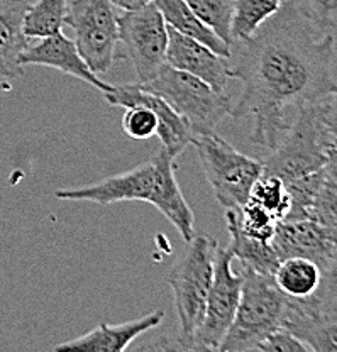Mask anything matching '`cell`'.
<instances>
[{"mask_svg":"<svg viewBox=\"0 0 337 352\" xmlns=\"http://www.w3.org/2000/svg\"><path fill=\"white\" fill-rule=\"evenodd\" d=\"M256 351L261 352H310L309 347L295 337L290 330L280 327L270 333L268 337L261 340L256 347Z\"/></svg>","mask_w":337,"mask_h":352,"instance_id":"cell-31","label":"cell"},{"mask_svg":"<svg viewBox=\"0 0 337 352\" xmlns=\"http://www.w3.org/2000/svg\"><path fill=\"white\" fill-rule=\"evenodd\" d=\"M217 241L207 234L193 236L186 242L185 252L168 273V285L173 292L178 317L177 339L171 349L192 351L193 337L202 324L205 303L214 276Z\"/></svg>","mask_w":337,"mask_h":352,"instance_id":"cell-4","label":"cell"},{"mask_svg":"<svg viewBox=\"0 0 337 352\" xmlns=\"http://www.w3.org/2000/svg\"><path fill=\"white\" fill-rule=\"evenodd\" d=\"M229 249H215L214 276L208 289L202 324L192 342V351H219L236 315L243 292V274L234 273Z\"/></svg>","mask_w":337,"mask_h":352,"instance_id":"cell-10","label":"cell"},{"mask_svg":"<svg viewBox=\"0 0 337 352\" xmlns=\"http://www.w3.org/2000/svg\"><path fill=\"white\" fill-rule=\"evenodd\" d=\"M185 2L205 25H208L222 41L232 47L234 39L230 32L232 0H185Z\"/></svg>","mask_w":337,"mask_h":352,"instance_id":"cell-24","label":"cell"},{"mask_svg":"<svg viewBox=\"0 0 337 352\" xmlns=\"http://www.w3.org/2000/svg\"><path fill=\"white\" fill-rule=\"evenodd\" d=\"M322 270L317 263L309 258H292L281 259L273 273L274 285L288 298L303 300L312 296L317 292L320 283Z\"/></svg>","mask_w":337,"mask_h":352,"instance_id":"cell-20","label":"cell"},{"mask_svg":"<svg viewBox=\"0 0 337 352\" xmlns=\"http://www.w3.org/2000/svg\"><path fill=\"white\" fill-rule=\"evenodd\" d=\"M318 32L337 29V0H298Z\"/></svg>","mask_w":337,"mask_h":352,"instance_id":"cell-30","label":"cell"},{"mask_svg":"<svg viewBox=\"0 0 337 352\" xmlns=\"http://www.w3.org/2000/svg\"><path fill=\"white\" fill-rule=\"evenodd\" d=\"M331 100L332 97H329L296 109V119L290 124L287 134L263 161V173L278 176L288 183L324 170L327 151L336 139L329 122Z\"/></svg>","mask_w":337,"mask_h":352,"instance_id":"cell-3","label":"cell"},{"mask_svg":"<svg viewBox=\"0 0 337 352\" xmlns=\"http://www.w3.org/2000/svg\"><path fill=\"white\" fill-rule=\"evenodd\" d=\"M334 36L318 32L298 0H285L273 17L243 41L232 78L243 94L230 116L251 117V141L273 151L287 134V109L334 95Z\"/></svg>","mask_w":337,"mask_h":352,"instance_id":"cell-1","label":"cell"},{"mask_svg":"<svg viewBox=\"0 0 337 352\" xmlns=\"http://www.w3.org/2000/svg\"><path fill=\"white\" fill-rule=\"evenodd\" d=\"M166 65L197 76L214 88L226 94L229 80H232L230 65L226 58L215 54L205 44L175 31L168 25V50Z\"/></svg>","mask_w":337,"mask_h":352,"instance_id":"cell-12","label":"cell"},{"mask_svg":"<svg viewBox=\"0 0 337 352\" xmlns=\"http://www.w3.org/2000/svg\"><path fill=\"white\" fill-rule=\"evenodd\" d=\"M243 292L236 315L219 346L221 352L256 351L258 344L281 327L287 296L274 285L273 276L243 267Z\"/></svg>","mask_w":337,"mask_h":352,"instance_id":"cell-5","label":"cell"},{"mask_svg":"<svg viewBox=\"0 0 337 352\" xmlns=\"http://www.w3.org/2000/svg\"><path fill=\"white\" fill-rule=\"evenodd\" d=\"M21 65H38V66H50V68L58 69L61 73L75 76L89 85L98 88L102 94L113 90V85L98 78L90 69V66L85 63L76 50L75 41L67 38L63 32H56L47 38H41V41L36 44H28L21 56Z\"/></svg>","mask_w":337,"mask_h":352,"instance_id":"cell-14","label":"cell"},{"mask_svg":"<svg viewBox=\"0 0 337 352\" xmlns=\"http://www.w3.org/2000/svg\"><path fill=\"white\" fill-rule=\"evenodd\" d=\"M332 146H336V148H337V138L334 139V142H332Z\"/></svg>","mask_w":337,"mask_h":352,"instance_id":"cell-36","label":"cell"},{"mask_svg":"<svg viewBox=\"0 0 337 352\" xmlns=\"http://www.w3.org/2000/svg\"><path fill=\"white\" fill-rule=\"evenodd\" d=\"M119 41L126 47L127 58L133 65L141 85L149 83L166 63L168 25L155 3L139 10H129L117 16Z\"/></svg>","mask_w":337,"mask_h":352,"instance_id":"cell-9","label":"cell"},{"mask_svg":"<svg viewBox=\"0 0 337 352\" xmlns=\"http://www.w3.org/2000/svg\"><path fill=\"white\" fill-rule=\"evenodd\" d=\"M309 220H314L324 227L337 229V178L329 175L327 171L314 198Z\"/></svg>","mask_w":337,"mask_h":352,"instance_id":"cell-28","label":"cell"},{"mask_svg":"<svg viewBox=\"0 0 337 352\" xmlns=\"http://www.w3.org/2000/svg\"><path fill=\"white\" fill-rule=\"evenodd\" d=\"M195 146L208 185L224 208H241L248 201L256 179L263 175V161L237 151L215 132L195 134Z\"/></svg>","mask_w":337,"mask_h":352,"instance_id":"cell-6","label":"cell"},{"mask_svg":"<svg viewBox=\"0 0 337 352\" xmlns=\"http://www.w3.org/2000/svg\"><path fill=\"white\" fill-rule=\"evenodd\" d=\"M226 226L230 236V244L227 249L232 252L234 259H239L243 267L273 276L274 270L280 264L273 244L246 236L237 222V208H226Z\"/></svg>","mask_w":337,"mask_h":352,"instance_id":"cell-18","label":"cell"},{"mask_svg":"<svg viewBox=\"0 0 337 352\" xmlns=\"http://www.w3.org/2000/svg\"><path fill=\"white\" fill-rule=\"evenodd\" d=\"M336 138H337V131H336Z\"/></svg>","mask_w":337,"mask_h":352,"instance_id":"cell-37","label":"cell"},{"mask_svg":"<svg viewBox=\"0 0 337 352\" xmlns=\"http://www.w3.org/2000/svg\"><path fill=\"white\" fill-rule=\"evenodd\" d=\"M320 270V283L317 292L309 296V302L322 317L337 318V258L324 264Z\"/></svg>","mask_w":337,"mask_h":352,"instance_id":"cell-27","label":"cell"},{"mask_svg":"<svg viewBox=\"0 0 337 352\" xmlns=\"http://www.w3.org/2000/svg\"><path fill=\"white\" fill-rule=\"evenodd\" d=\"M325 171L329 175L336 176L337 178V148L336 146H331L327 151V163H325Z\"/></svg>","mask_w":337,"mask_h":352,"instance_id":"cell-33","label":"cell"},{"mask_svg":"<svg viewBox=\"0 0 337 352\" xmlns=\"http://www.w3.org/2000/svg\"><path fill=\"white\" fill-rule=\"evenodd\" d=\"M248 201H252V204L265 208L280 222H283L288 210H290V195H288L287 185H285L283 179L273 175L263 173L256 179L251 192H249Z\"/></svg>","mask_w":337,"mask_h":352,"instance_id":"cell-23","label":"cell"},{"mask_svg":"<svg viewBox=\"0 0 337 352\" xmlns=\"http://www.w3.org/2000/svg\"><path fill=\"white\" fill-rule=\"evenodd\" d=\"M329 122H331L332 129H334V135L337 131V104L334 100H331V105H329Z\"/></svg>","mask_w":337,"mask_h":352,"instance_id":"cell-34","label":"cell"},{"mask_svg":"<svg viewBox=\"0 0 337 352\" xmlns=\"http://www.w3.org/2000/svg\"><path fill=\"white\" fill-rule=\"evenodd\" d=\"M65 24L75 32L76 50L91 72H109L119 43V24L111 0H72Z\"/></svg>","mask_w":337,"mask_h":352,"instance_id":"cell-8","label":"cell"},{"mask_svg":"<svg viewBox=\"0 0 337 352\" xmlns=\"http://www.w3.org/2000/svg\"><path fill=\"white\" fill-rule=\"evenodd\" d=\"M164 318L163 310H155L135 320L111 325L102 322L90 332L67 340L53 347V351H76V352H122L142 333L156 329Z\"/></svg>","mask_w":337,"mask_h":352,"instance_id":"cell-15","label":"cell"},{"mask_svg":"<svg viewBox=\"0 0 337 352\" xmlns=\"http://www.w3.org/2000/svg\"><path fill=\"white\" fill-rule=\"evenodd\" d=\"M332 100H334V104H337V88H336L334 95H332Z\"/></svg>","mask_w":337,"mask_h":352,"instance_id":"cell-35","label":"cell"},{"mask_svg":"<svg viewBox=\"0 0 337 352\" xmlns=\"http://www.w3.org/2000/svg\"><path fill=\"white\" fill-rule=\"evenodd\" d=\"M325 176V168L315 173L300 176L285 183L290 195V210L283 222H296V220H309L310 208H312L314 198Z\"/></svg>","mask_w":337,"mask_h":352,"instance_id":"cell-25","label":"cell"},{"mask_svg":"<svg viewBox=\"0 0 337 352\" xmlns=\"http://www.w3.org/2000/svg\"><path fill=\"white\" fill-rule=\"evenodd\" d=\"M113 7H119L124 12H129V10H139L142 7L153 3V0H111Z\"/></svg>","mask_w":337,"mask_h":352,"instance_id":"cell-32","label":"cell"},{"mask_svg":"<svg viewBox=\"0 0 337 352\" xmlns=\"http://www.w3.org/2000/svg\"><path fill=\"white\" fill-rule=\"evenodd\" d=\"M105 102L112 107H133V105H148L156 112L157 116V132L163 149L171 157H177L178 154L185 151L186 146L192 142L193 131L190 124L177 112L164 98L153 91L146 90L141 83L135 85H113L112 91L104 94Z\"/></svg>","mask_w":337,"mask_h":352,"instance_id":"cell-11","label":"cell"},{"mask_svg":"<svg viewBox=\"0 0 337 352\" xmlns=\"http://www.w3.org/2000/svg\"><path fill=\"white\" fill-rule=\"evenodd\" d=\"M271 244L280 261L300 256L312 259L322 267L337 258V229L324 227L314 220L281 222Z\"/></svg>","mask_w":337,"mask_h":352,"instance_id":"cell-13","label":"cell"},{"mask_svg":"<svg viewBox=\"0 0 337 352\" xmlns=\"http://www.w3.org/2000/svg\"><path fill=\"white\" fill-rule=\"evenodd\" d=\"M122 131L135 141H146L157 132V116L148 105H133L127 107L122 117Z\"/></svg>","mask_w":337,"mask_h":352,"instance_id":"cell-29","label":"cell"},{"mask_svg":"<svg viewBox=\"0 0 337 352\" xmlns=\"http://www.w3.org/2000/svg\"><path fill=\"white\" fill-rule=\"evenodd\" d=\"M29 6L28 0H0V78H16L24 73L21 56L29 38L23 21Z\"/></svg>","mask_w":337,"mask_h":352,"instance_id":"cell-17","label":"cell"},{"mask_svg":"<svg viewBox=\"0 0 337 352\" xmlns=\"http://www.w3.org/2000/svg\"><path fill=\"white\" fill-rule=\"evenodd\" d=\"M67 9V0H38L34 6H29L25 12L23 21L24 34L29 39H41L61 32Z\"/></svg>","mask_w":337,"mask_h":352,"instance_id":"cell-22","label":"cell"},{"mask_svg":"<svg viewBox=\"0 0 337 352\" xmlns=\"http://www.w3.org/2000/svg\"><path fill=\"white\" fill-rule=\"evenodd\" d=\"M157 10L163 16L166 25L173 28L175 31L195 39V41L210 47L215 54L222 58L232 56V47L226 44L212 31L208 25H205L199 17L193 14V10L186 6L185 0H153Z\"/></svg>","mask_w":337,"mask_h":352,"instance_id":"cell-19","label":"cell"},{"mask_svg":"<svg viewBox=\"0 0 337 352\" xmlns=\"http://www.w3.org/2000/svg\"><path fill=\"white\" fill-rule=\"evenodd\" d=\"M285 0H232L230 32L234 41H246L278 12Z\"/></svg>","mask_w":337,"mask_h":352,"instance_id":"cell-21","label":"cell"},{"mask_svg":"<svg viewBox=\"0 0 337 352\" xmlns=\"http://www.w3.org/2000/svg\"><path fill=\"white\" fill-rule=\"evenodd\" d=\"M160 95L190 124L193 135L215 132L224 117L230 116V97L202 82L197 76L164 63L156 78L142 85Z\"/></svg>","mask_w":337,"mask_h":352,"instance_id":"cell-7","label":"cell"},{"mask_svg":"<svg viewBox=\"0 0 337 352\" xmlns=\"http://www.w3.org/2000/svg\"><path fill=\"white\" fill-rule=\"evenodd\" d=\"M281 327L298 337L310 352H337V318L318 315L309 298L295 300L287 296Z\"/></svg>","mask_w":337,"mask_h":352,"instance_id":"cell-16","label":"cell"},{"mask_svg":"<svg viewBox=\"0 0 337 352\" xmlns=\"http://www.w3.org/2000/svg\"><path fill=\"white\" fill-rule=\"evenodd\" d=\"M237 222L241 230L252 239L261 242H271L276 234L280 220L274 219L270 212L261 208L259 205L246 201L241 208H237Z\"/></svg>","mask_w":337,"mask_h":352,"instance_id":"cell-26","label":"cell"},{"mask_svg":"<svg viewBox=\"0 0 337 352\" xmlns=\"http://www.w3.org/2000/svg\"><path fill=\"white\" fill-rule=\"evenodd\" d=\"M173 157L163 148L151 160L126 173L113 175L97 183L73 188H60L54 197L60 200L91 201L111 205L117 201H148L175 226L182 239L188 242L195 236V217L183 197L175 176Z\"/></svg>","mask_w":337,"mask_h":352,"instance_id":"cell-2","label":"cell"}]
</instances>
